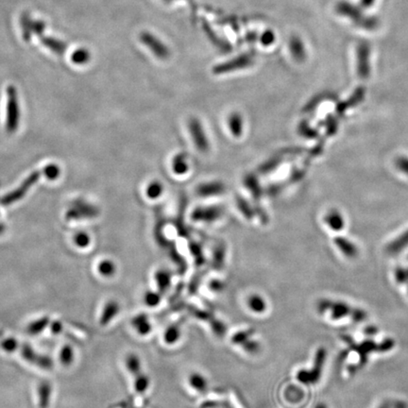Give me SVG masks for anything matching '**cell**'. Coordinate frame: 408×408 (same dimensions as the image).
I'll return each instance as SVG.
<instances>
[{"instance_id":"1","label":"cell","mask_w":408,"mask_h":408,"mask_svg":"<svg viewBox=\"0 0 408 408\" xmlns=\"http://www.w3.org/2000/svg\"><path fill=\"white\" fill-rule=\"evenodd\" d=\"M341 338L350 347V349L357 352L359 355V363L356 366L354 365L349 367V371L351 373H355L359 369L363 368L368 363L369 354L372 352H390L395 346V340L392 339H383L380 343H376L372 339H366L360 343H355L353 339L349 335H342Z\"/></svg>"},{"instance_id":"2","label":"cell","mask_w":408,"mask_h":408,"mask_svg":"<svg viewBox=\"0 0 408 408\" xmlns=\"http://www.w3.org/2000/svg\"><path fill=\"white\" fill-rule=\"evenodd\" d=\"M317 309L320 314L328 312L333 320L350 317L355 322H363L368 319L367 312L361 308L352 307L345 302L321 299L317 303Z\"/></svg>"},{"instance_id":"3","label":"cell","mask_w":408,"mask_h":408,"mask_svg":"<svg viewBox=\"0 0 408 408\" xmlns=\"http://www.w3.org/2000/svg\"><path fill=\"white\" fill-rule=\"evenodd\" d=\"M327 358V351L325 348L320 347L315 355L314 365L311 370H301L297 373V380L300 383L311 386L319 383L322 374V370L325 364Z\"/></svg>"},{"instance_id":"4","label":"cell","mask_w":408,"mask_h":408,"mask_svg":"<svg viewBox=\"0 0 408 408\" xmlns=\"http://www.w3.org/2000/svg\"><path fill=\"white\" fill-rule=\"evenodd\" d=\"M7 120L6 129L9 132H14L19 125L20 111H19L18 98L16 89L10 86L7 89Z\"/></svg>"},{"instance_id":"5","label":"cell","mask_w":408,"mask_h":408,"mask_svg":"<svg viewBox=\"0 0 408 408\" xmlns=\"http://www.w3.org/2000/svg\"><path fill=\"white\" fill-rule=\"evenodd\" d=\"M40 176H41V172H33L26 179L18 188L15 189L14 191H12L9 194L4 196L0 200L1 204L2 205H11L13 202H16L19 200H21L26 195V193L29 191V189L31 188L32 185L37 182Z\"/></svg>"},{"instance_id":"6","label":"cell","mask_w":408,"mask_h":408,"mask_svg":"<svg viewBox=\"0 0 408 408\" xmlns=\"http://www.w3.org/2000/svg\"><path fill=\"white\" fill-rule=\"evenodd\" d=\"M98 209L82 201H76L66 213V219L79 220L80 219H90L98 214Z\"/></svg>"},{"instance_id":"7","label":"cell","mask_w":408,"mask_h":408,"mask_svg":"<svg viewBox=\"0 0 408 408\" xmlns=\"http://www.w3.org/2000/svg\"><path fill=\"white\" fill-rule=\"evenodd\" d=\"M190 131L192 133V137L195 141L196 146L199 148V150H201V151H207L208 146H209L208 140L205 136V133L203 132L202 127L198 120H191Z\"/></svg>"},{"instance_id":"8","label":"cell","mask_w":408,"mask_h":408,"mask_svg":"<svg viewBox=\"0 0 408 408\" xmlns=\"http://www.w3.org/2000/svg\"><path fill=\"white\" fill-rule=\"evenodd\" d=\"M132 326L141 337H146L152 331V324L149 316L145 313L136 315L132 320Z\"/></svg>"},{"instance_id":"9","label":"cell","mask_w":408,"mask_h":408,"mask_svg":"<svg viewBox=\"0 0 408 408\" xmlns=\"http://www.w3.org/2000/svg\"><path fill=\"white\" fill-rule=\"evenodd\" d=\"M120 311V305L118 302L113 300H110L104 304L101 312L100 323L101 326H107L112 320L118 315Z\"/></svg>"},{"instance_id":"10","label":"cell","mask_w":408,"mask_h":408,"mask_svg":"<svg viewBox=\"0 0 408 408\" xmlns=\"http://www.w3.org/2000/svg\"><path fill=\"white\" fill-rule=\"evenodd\" d=\"M247 306L254 314H264L267 311L268 304L264 297L260 294H251L247 299Z\"/></svg>"},{"instance_id":"11","label":"cell","mask_w":408,"mask_h":408,"mask_svg":"<svg viewBox=\"0 0 408 408\" xmlns=\"http://www.w3.org/2000/svg\"><path fill=\"white\" fill-rule=\"evenodd\" d=\"M38 403L40 408H49L51 404L52 386L47 381H43L38 387Z\"/></svg>"},{"instance_id":"12","label":"cell","mask_w":408,"mask_h":408,"mask_svg":"<svg viewBox=\"0 0 408 408\" xmlns=\"http://www.w3.org/2000/svg\"><path fill=\"white\" fill-rule=\"evenodd\" d=\"M188 383L193 390L204 393L208 390V381L206 377L200 372H193L188 377Z\"/></svg>"},{"instance_id":"13","label":"cell","mask_w":408,"mask_h":408,"mask_svg":"<svg viewBox=\"0 0 408 408\" xmlns=\"http://www.w3.org/2000/svg\"><path fill=\"white\" fill-rule=\"evenodd\" d=\"M154 280L160 293L165 292L171 283V273L165 270H159L154 274Z\"/></svg>"},{"instance_id":"14","label":"cell","mask_w":408,"mask_h":408,"mask_svg":"<svg viewBox=\"0 0 408 408\" xmlns=\"http://www.w3.org/2000/svg\"><path fill=\"white\" fill-rule=\"evenodd\" d=\"M182 337L181 328L177 324H172L167 327L163 332V342L167 345H174Z\"/></svg>"},{"instance_id":"15","label":"cell","mask_w":408,"mask_h":408,"mask_svg":"<svg viewBox=\"0 0 408 408\" xmlns=\"http://www.w3.org/2000/svg\"><path fill=\"white\" fill-rule=\"evenodd\" d=\"M125 366L127 371H129L133 376L139 374L142 370L141 360L138 355L135 353H129L126 356Z\"/></svg>"},{"instance_id":"16","label":"cell","mask_w":408,"mask_h":408,"mask_svg":"<svg viewBox=\"0 0 408 408\" xmlns=\"http://www.w3.org/2000/svg\"><path fill=\"white\" fill-rule=\"evenodd\" d=\"M50 323H51L50 317L45 316V317H43L41 319H38V320L31 322L27 327V331L30 334L35 335L38 333H42L44 329L50 325Z\"/></svg>"},{"instance_id":"17","label":"cell","mask_w":408,"mask_h":408,"mask_svg":"<svg viewBox=\"0 0 408 408\" xmlns=\"http://www.w3.org/2000/svg\"><path fill=\"white\" fill-rule=\"evenodd\" d=\"M220 215V211L217 208H205L196 211L194 213V219L196 220H205V221H211V220L218 219Z\"/></svg>"},{"instance_id":"18","label":"cell","mask_w":408,"mask_h":408,"mask_svg":"<svg viewBox=\"0 0 408 408\" xmlns=\"http://www.w3.org/2000/svg\"><path fill=\"white\" fill-rule=\"evenodd\" d=\"M335 244L338 245L339 250L342 251L347 257L354 258L357 255L356 247L352 244L350 241L343 238H337L335 239Z\"/></svg>"},{"instance_id":"19","label":"cell","mask_w":408,"mask_h":408,"mask_svg":"<svg viewBox=\"0 0 408 408\" xmlns=\"http://www.w3.org/2000/svg\"><path fill=\"white\" fill-rule=\"evenodd\" d=\"M150 385H151V380L145 373L140 372L139 374L134 376L133 387L136 392L144 393L150 388Z\"/></svg>"},{"instance_id":"20","label":"cell","mask_w":408,"mask_h":408,"mask_svg":"<svg viewBox=\"0 0 408 408\" xmlns=\"http://www.w3.org/2000/svg\"><path fill=\"white\" fill-rule=\"evenodd\" d=\"M224 190V186L220 182H212L207 184H202L198 190L201 196L217 195Z\"/></svg>"},{"instance_id":"21","label":"cell","mask_w":408,"mask_h":408,"mask_svg":"<svg viewBox=\"0 0 408 408\" xmlns=\"http://www.w3.org/2000/svg\"><path fill=\"white\" fill-rule=\"evenodd\" d=\"M144 303L149 307H156L162 301V293L159 291L153 290H147L143 297Z\"/></svg>"},{"instance_id":"22","label":"cell","mask_w":408,"mask_h":408,"mask_svg":"<svg viewBox=\"0 0 408 408\" xmlns=\"http://www.w3.org/2000/svg\"><path fill=\"white\" fill-rule=\"evenodd\" d=\"M98 270L101 276L110 278L115 274L116 267L113 261L105 259L100 262V264L98 266Z\"/></svg>"},{"instance_id":"23","label":"cell","mask_w":408,"mask_h":408,"mask_svg":"<svg viewBox=\"0 0 408 408\" xmlns=\"http://www.w3.org/2000/svg\"><path fill=\"white\" fill-rule=\"evenodd\" d=\"M20 350H21V355H22V357L24 358L27 362L35 365L40 353H37V352H35V351L32 349V346L29 345V344H27V343L21 346Z\"/></svg>"},{"instance_id":"24","label":"cell","mask_w":408,"mask_h":408,"mask_svg":"<svg viewBox=\"0 0 408 408\" xmlns=\"http://www.w3.org/2000/svg\"><path fill=\"white\" fill-rule=\"evenodd\" d=\"M74 358H75V355H74V350L72 349V347L70 345L63 346V349L60 352L61 363L65 367H68L73 363Z\"/></svg>"},{"instance_id":"25","label":"cell","mask_w":408,"mask_h":408,"mask_svg":"<svg viewBox=\"0 0 408 408\" xmlns=\"http://www.w3.org/2000/svg\"><path fill=\"white\" fill-rule=\"evenodd\" d=\"M408 245V233L403 234L401 237L396 239L393 243H391L388 247V251L390 254H395L402 251L404 247Z\"/></svg>"},{"instance_id":"26","label":"cell","mask_w":408,"mask_h":408,"mask_svg":"<svg viewBox=\"0 0 408 408\" xmlns=\"http://www.w3.org/2000/svg\"><path fill=\"white\" fill-rule=\"evenodd\" d=\"M253 331L250 329V330H243V331H239L237 333H234L231 339L232 344L235 345H242L244 342H246L248 339H251L252 337Z\"/></svg>"},{"instance_id":"27","label":"cell","mask_w":408,"mask_h":408,"mask_svg":"<svg viewBox=\"0 0 408 408\" xmlns=\"http://www.w3.org/2000/svg\"><path fill=\"white\" fill-rule=\"evenodd\" d=\"M0 347L3 351H5L6 352H13L18 349L19 343L17 339L10 337V338L3 339L0 341Z\"/></svg>"},{"instance_id":"28","label":"cell","mask_w":408,"mask_h":408,"mask_svg":"<svg viewBox=\"0 0 408 408\" xmlns=\"http://www.w3.org/2000/svg\"><path fill=\"white\" fill-rule=\"evenodd\" d=\"M229 124H230V128H231L232 133L236 136L240 135V133L242 132V128H243V122H242L241 116L237 113L232 114V116L230 117Z\"/></svg>"},{"instance_id":"29","label":"cell","mask_w":408,"mask_h":408,"mask_svg":"<svg viewBox=\"0 0 408 408\" xmlns=\"http://www.w3.org/2000/svg\"><path fill=\"white\" fill-rule=\"evenodd\" d=\"M242 349L245 351V352H248V353H251V354H255V353H257L259 351H260V348H261V346H260V343L256 341V340H254V339H248L246 342H244L242 345Z\"/></svg>"},{"instance_id":"30","label":"cell","mask_w":408,"mask_h":408,"mask_svg":"<svg viewBox=\"0 0 408 408\" xmlns=\"http://www.w3.org/2000/svg\"><path fill=\"white\" fill-rule=\"evenodd\" d=\"M61 170L58 167L57 164H49L43 170V173L44 176L46 177L49 180H55L58 177L60 176Z\"/></svg>"},{"instance_id":"31","label":"cell","mask_w":408,"mask_h":408,"mask_svg":"<svg viewBox=\"0 0 408 408\" xmlns=\"http://www.w3.org/2000/svg\"><path fill=\"white\" fill-rule=\"evenodd\" d=\"M74 243L79 248H86L90 244V236L86 232H78L74 236Z\"/></svg>"},{"instance_id":"32","label":"cell","mask_w":408,"mask_h":408,"mask_svg":"<svg viewBox=\"0 0 408 408\" xmlns=\"http://www.w3.org/2000/svg\"><path fill=\"white\" fill-rule=\"evenodd\" d=\"M163 191V187L161 185V183L159 182H152L147 190V194L149 196V198L151 199H156L159 196L161 195Z\"/></svg>"},{"instance_id":"33","label":"cell","mask_w":408,"mask_h":408,"mask_svg":"<svg viewBox=\"0 0 408 408\" xmlns=\"http://www.w3.org/2000/svg\"><path fill=\"white\" fill-rule=\"evenodd\" d=\"M36 366L43 370H51L53 367V361L50 356L44 355V354H39L37 361L35 363Z\"/></svg>"},{"instance_id":"34","label":"cell","mask_w":408,"mask_h":408,"mask_svg":"<svg viewBox=\"0 0 408 408\" xmlns=\"http://www.w3.org/2000/svg\"><path fill=\"white\" fill-rule=\"evenodd\" d=\"M379 408H408L407 404L400 400H388L383 402Z\"/></svg>"},{"instance_id":"35","label":"cell","mask_w":408,"mask_h":408,"mask_svg":"<svg viewBox=\"0 0 408 408\" xmlns=\"http://www.w3.org/2000/svg\"><path fill=\"white\" fill-rule=\"evenodd\" d=\"M396 281L398 283L408 282V269H398L395 272Z\"/></svg>"},{"instance_id":"36","label":"cell","mask_w":408,"mask_h":408,"mask_svg":"<svg viewBox=\"0 0 408 408\" xmlns=\"http://www.w3.org/2000/svg\"><path fill=\"white\" fill-rule=\"evenodd\" d=\"M177 160L173 164V169L176 173H184L187 170V164L184 162L183 158H176Z\"/></svg>"},{"instance_id":"37","label":"cell","mask_w":408,"mask_h":408,"mask_svg":"<svg viewBox=\"0 0 408 408\" xmlns=\"http://www.w3.org/2000/svg\"><path fill=\"white\" fill-rule=\"evenodd\" d=\"M50 326H51V332L54 334H59V333L63 332V323L61 321H59V320L52 321Z\"/></svg>"},{"instance_id":"38","label":"cell","mask_w":408,"mask_h":408,"mask_svg":"<svg viewBox=\"0 0 408 408\" xmlns=\"http://www.w3.org/2000/svg\"><path fill=\"white\" fill-rule=\"evenodd\" d=\"M378 328L376 326H374V325H370V326H367L364 329V333L365 334H367V335H369V337H372V335H375L377 333H378Z\"/></svg>"},{"instance_id":"39","label":"cell","mask_w":408,"mask_h":408,"mask_svg":"<svg viewBox=\"0 0 408 408\" xmlns=\"http://www.w3.org/2000/svg\"><path fill=\"white\" fill-rule=\"evenodd\" d=\"M316 408H327L326 405L325 404H323V403H320V404H318Z\"/></svg>"},{"instance_id":"40","label":"cell","mask_w":408,"mask_h":408,"mask_svg":"<svg viewBox=\"0 0 408 408\" xmlns=\"http://www.w3.org/2000/svg\"><path fill=\"white\" fill-rule=\"evenodd\" d=\"M4 231H5V227L0 224V234H2V233L4 232Z\"/></svg>"}]
</instances>
